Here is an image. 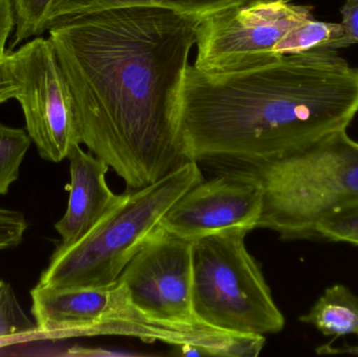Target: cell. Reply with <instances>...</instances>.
Segmentation results:
<instances>
[{
  "label": "cell",
  "instance_id": "cell-9",
  "mask_svg": "<svg viewBox=\"0 0 358 357\" xmlns=\"http://www.w3.org/2000/svg\"><path fill=\"white\" fill-rule=\"evenodd\" d=\"M260 182L246 168L223 172L192 187L170 207L159 226L185 240L258 228Z\"/></svg>",
  "mask_w": 358,
  "mask_h": 357
},
{
  "label": "cell",
  "instance_id": "cell-10",
  "mask_svg": "<svg viewBox=\"0 0 358 357\" xmlns=\"http://www.w3.org/2000/svg\"><path fill=\"white\" fill-rule=\"evenodd\" d=\"M71 182L66 187L69 197L66 212L56 222L55 228L61 237V245H69L85 236L125 198L109 188L106 174L109 166L102 159L86 152L81 145L69 151Z\"/></svg>",
  "mask_w": 358,
  "mask_h": 357
},
{
  "label": "cell",
  "instance_id": "cell-17",
  "mask_svg": "<svg viewBox=\"0 0 358 357\" xmlns=\"http://www.w3.org/2000/svg\"><path fill=\"white\" fill-rule=\"evenodd\" d=\"M37 328L17 299L13 287L0 281V337L21 335Z\"/></svg>",
  "mask_w": 358,
  "mask_h": 357
},
{
  "label": "cell",
  "instance_id": "cell-15",
  "mask_svg": "<svg viewBox=\"0 0 358 357\" xmlns=\"http://www.w3.org/2000/svg\"><path fill=\"white\" fill-rule=\"evenodd\" d=\"M14 13L15 34L10 48L31 38L39 37L50 27V8L54 0H10Z\"/></svg>",
  "mask_w": 358,
  "mask_h": 357
},
{
  "label": "cell",
  "instance_id": "cell-6",
  "mask_svg": "<svg viewBox=\"0 0 358 357\" xmlns=\"http://www.w3.org/2000/svg\"><path fill=\"white\" fill-rule=\"evenodd\" d=\"M310 6L269 0L231 8L200 22L194 66L225 73L260 66L277 58L275 44L296 25L313 18Z\"/></svg>",
  "mask_w": 358,
  "mask_h": 357
},
{
  "label": "cell",
  "instance_id": "cell-20",
  "mask_svg": "<svg viewBox=\"0 0 358 357\" xmlns=\"http://www.w3.org/2000/svg\"><path fill=\"white\" fill-rule=\"evenodd\" d=\"M342 25L351 43L358 44V0H346L341 8Z\"/></svg>",
  "mask_w": 358,
  "mask_h": 357
},
{
  "label": "cell",
  "instance_id": "cell-1",
  "mask_svg": "<svg viewBox=\"0 0 358 357\" xmlns=\"http://www.w3.org/2000/svg\"><path fill=\"white\" fill-rule=\"evenodd\" d=\"M201 21L157 6H120L48 29L73 96L80 143L144 188L187 161L176 100Z\"/></svg>",
  "mask_w": 358,
  "mask_h": 357
},
{
  "label": "cell",
  "instance_id": "cell-16",
  "mask_svg": "<svg viewBox=\"0 0 358 357\" xmlns=\"http://www.w3.org/2000/svg\"><path fill=\"white\" fill-rule=\"evenodd\" d=\"M317 238L358 247V201L322 218L315 228Z\"/></svg>",
  "mask_w": 358,
  "mask_h": 357
},
{
  "label": "cell",
  "instance_id": "cell-12",
  "mask_svg": "<svg viewBox=\"0 0 358 357\" xmlns=\"http://www.w3.org/2000/svg\"><path fill=\"white\" fill-rule=\"evenodd\" d=\"M300 321L326 337H358V296L343 284L328 287Z\"/></svg>",
  "mask_w": 358,
  "mask_h": 357
},
{
  "label": "cell",
  "instance_id": "cell-18",
  "mask_svg": "<svg viewBox=\"0 0 358 357\" xmlns=\"http://www.w3.org/2000/svg\"><path fill=\"white\" fill-rule=\"evenodd\" d=\"M27 228L29 224L22 212L0 207V251L18 247Z\"/></svg>",
  "mask_w": 358,
  "mask_h": 357
},
{
  "label": "cell",
  "instance_id": "cell-8",
  "mask_svg": "<svg viewBox=\"0 0 358 357\" xmlns=\"http://www.w3.org/2000/svg\"><path fill=\"white\" fill-rule=\"evenodd\" d=\"M192 247L162 226L150 235L119 279L140 309L168 322H199L192 304Z\"/></svg>",
  "mask_w": 358,
  "mask_h": 357
},
{
  "label": "cell",
  "instance_id": "cell-11",
  "mask_svg": "<svg viewBox=\"0 0 358 357\" xmlns=\"http://www.w3.org/2000/svg\"><path fill=\"white\" fill-rule=\"evenodd\" d=\"M269 0H54L50 8V25L55 21L83 13L120 6H157L203 21L231 8Z\"/></svg>",
  "mask_w": 358,
  "mask_h": 357
},
{
  "label": "cell",
  "instance_id": "cell-13",
  "mask_svg": "<svg viewBox=\"0 0 358 357\" xmlns=\"http://www.w3.org/2000/svg\"><path fill=\"white\" fill-rule=\"evenodd\" d=\"M352 45L342 23L324 22L308 19L292 27L273 48L275 56L301 54L309 50H329Z\"/></svg>",
  "mask_w": 358,
  "mask_h": 357
},
{
  "label": "cell",
  "instance_id": "cell-5",
  "mask_svg": "<svg viewBox=\"0 0 358 357\" xmlns=\"http://www.w3.org/2000/svg\"><path fill=\"white\" fill-rule=\"evenodd\" d=\"M246 235L236 231L194 241V314L204 324L227 333L275 335L283 330L285 318L246 249Z\"/></svg>",
  "mask_w": 358,
  "mask_h": 357
},
{
  "label": "cell",
  "instance_id": "cell-19",
  "mask_svg": "<svg viewBox=\"0 0 358 357\" xmlns=\"http://www.w3.org/2000/svg\"><path fill=\"white\" fill-rule=\"evenodd\" d=\"M18 87L16 79L13 73L12 67L8 62V52L0 57V104L16 99Z\"/></svg>",
  "mask_w": 358,
  "mask_h": 357
},
{
  "label": "cell",
  "instance_id": "cell-3",
  "mask_svg": "<svg viewBox=\"0 0 358 357\" xmlns=\"http://www.w3.org/2000/svg\"><path fill=\"white\" fill-rule=\"evenodd\" d=\"M242 165L262 188L258 228L282 240L315 239L322 218L358 201V142L347 130L296 152Z\"/></svg>",
  "mask_w": 358,
  "mask_h": 357
},
{
  "label": "cell",
  "instance_id": "cell-21",
  "mask_svg": "<svg viewBox=\"0 0 358 357\" xmlns=\"http://www.w3.org/2000/svg\"><path fill=\"white\" fill-rule=\"evenodd\" d=\"M15 27L14 13L10 0H0V57L8 52L6 42Z\"/></svg>",
  "mask_w": 358,
  "mask_h": 357
},
{
  "label": "cell",
  "instance_id": "cell-4",
  "mask_svg": "<svg viewBox=\"0 0 358 357\" xmlns=\"http://www.w3.org/2000/svg\"><path fill=\"white\" fill-rule=\"evenodd\" d=\"M202 180L197 161H187L157 182L130 190L85 236L57 247L38 283L56 289L115 284L170 207Z\"/></svg>",
  "mask_w": 358,
  "mask_h": 357
},
{
  "label": "cell",
  "instance_id": "cell-7",
  "mask_svg": "<svg viewBox=\"0 0 358 357\" xmlns=\"http://www.w3.org/2000/svg\"><path fill=\"white\" fill-rule=\"evenodd\" d=\"M25 130L42 159L60 163L80 143L73 96L50 39L39 36L8 50Z\"/></svg>",
  "mask_w": 358,
  "mask_h": 357
},
{
  "label": "cell",
  "instance_id": "cell-14",
  "mask_svg": "<svg viewBox=\"0 0 358 357\" xmlns=\"http://www.w3.org/2000/svg\"><path fill=\"white\" fill-rule=\"evenodd\" d=\"M31 144L27 130L0 124V195H6L18 180Z\"/></svg>",
  "mask_w": 358,
  "mask_h": 357
},
{
  "label": "cell",
  "instance_id": "cell-22",
  "mask_svg": "<svg viewBox=\"0 0 358 357\" xmlns=\"http://www.w3.org/2000/svg\"><path fill=\"white\" fill-rule=\"evenodd\" d=\"M319 354H358V346H344V347H332L331 343L320 346L317 348Z\"/></svg>",
  "mask_w": 358,
  "mask_h": 357
},
{
  "label": "cell",
  "instance_id": "cell-2",
  "mask_svg": "<svg viewBox=\"0 0 358 357\" xmlns=\"http://www.w3.org/2000/svg\"><path fill=\"white\" fill-rule=\"evenodd\" d=\"M358 113V68L336 50L279 56L208 73L189 64L176 100L187 161L277 159L347 130Z\"/></svg>",
  "mask_w": 358,
  "mask_h": 357
}]
</instances>
